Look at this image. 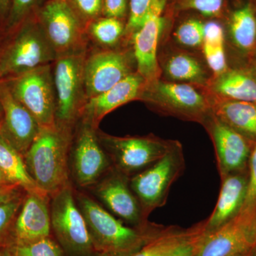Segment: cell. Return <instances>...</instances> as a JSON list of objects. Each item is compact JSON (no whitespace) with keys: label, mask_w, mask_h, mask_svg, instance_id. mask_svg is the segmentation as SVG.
Here are the masks:
<instances>
[{"label":"cell","mask_w":256,"mask_h":256,"mask_svg":"<svg viewBox=\"0 0 256 256\" xmlns=\"http://www.w3.org/2000/svg\"><path fill=\"white\" fill-rule=\"evenodd\" d=\"M78 202L94 248L102 254L133 256L165 228L153 224L130 228L89 197L80 195Z\"/></svg>","instance_id":"6da1fadb"},{"label":"cell","mask_w":256,"mask_h":256,"mask_svg":"<svg viewBox=\"0 0 256 256\" xmlns=\"http://www.w3.org/2000/svg\"><path fill=\"white\" fill-rule=\"evenodd\" d=\"M68 128H41L28 152L25 163L38 188L54 196L68 186Z\"/></svg>","instance_id":"7a4b0ae2"},{"label":"cell","mask_w":256,"mask_h":256,"mask_svg":"<svg viewBox=\"0 0 256 256\" xmlns=\"http://www.w3.org/2000/svg\"><path fill=\"white\" fill-rule=\"evenodd\" d=\"M14 38L0 56V80L52 64L57 56L35 13L16 28Z\"/></svg>","instance_id":"3957f363"},{"label":"cell","mask_w":256,"mask_h":256,"mask_svg":"<svg viewBox=\"0 0 256 256\" xmlns=\"http://www.w3.org/2000/svg\"><path fill=\"white\" fill-rule=\"evenodd\" d=\"M184 169L182 146L174 142L164 156L130 180L146 220L151 212L166 204L172 186Z\"/></svg>","instance_id":"277c9868"},{"label":"cell","mask_w":256,"mask_h":256,"mask_svg":"<svg viewBox=\"0 0 256 256\" xmlns=\"http://www.w3.org/2000/svg\"><path fill=\"white\" fill-rule=\"evenodd\" d=\"M85 50L60 56L54 62V84L56 97V122L68 128L86 102L84 69Z\"/></svg>","instance_id":"5b68a950"},{"label":"cell","mask_w":256,"mask_h":256,"mask_svg":"<svg viewBox=\"0 0 256 256\" xmlns=\"http://www.w3.org/2000/svg\"><path fill=\"white\" fill-rule=\"evenodd\" d=\"M4 82L15 98L31 112L41 128L56 126V97L52 64L38 67Z\"/></svg>","instance_id":"8992f818"},{"label":"cell","mask_w":256,"mask_h":256,"mask_svg":"<svg viewBox=\"0 0 256 256\" xmlns=\"http://www.w3.org/2000/svg\"><path fill=\"white\" fill-rule=\"evenodd\" d=\"M256 248V205L242 208L220 228L206 232L194 256H248Z\"/></svg>","instance_id":"52a82bcc"},{"label":"cell","mask_w":256,"mask_h":256,"mask_svg":"<svg viewBox=\"0 0 256 256\" xmlns=\"http://www.w3.org/2000/svg\"><path fill=\"white\" fill-rule=\"evenodd\" d=\"M34 13L57 57L85 50V26L65 0H44Z\"/></svg>","instance_id":"ba28073f"},{"label":"cell","mask_w":256,"mask_h":256,"mask_svg":"<svg viewBox=\"0 0 256 256\" xmlns=\"http://www.w3.org/2000/svg\"><path fill=\"white\" fill-rule=\"evenodd\" d=\"M52 197L50 224L62 245L74 256L92 254L95 250L92 236L72 188L66 186Z\"/></svg>","instance_id":"9c48e42d"},{"label":"cell","mask_w":256,"mask_h":256,"mask_svg":"<svg viewBox=\"0 0 256 256\" xmlns=\"http://www.w3.org/2000/svg\"><path fill=\"white\" fill-rule=\"evenodd\" d=\"M141 99L154 104L163 112L202 124L212 112L204 97L185 84L154 80L146 84Z\"/></svg>","instance_id":"30bf717a"},{"label":"cell","mask_w":256,"mask_h":256,"mask_svg":"<svg viewBox=\"0 0 256 256\" xmlns=\"http://www.w3.org/2000/svg\"><path fill=\"white\" fill-rule=\"evenodd\" d=\"M101 138L110 152L116 170L126 176L140 172L156 163L166 154L174 143L156 137L104 136Z\"/></svg>","instance_id":"8fae6325"},{"label":"cell","mask_w":256,"mask_h":256,"mask_svg":"<svg viewBox=\"0 0 256 256\" xmlns=\"http://www.w3.org/2000/svg\"><path fill=\"white\" fill-rule=\"evenodd\" d=\"M214 144L220 178L248 168L252 148L248 138L210 114L204 121Z\"/></svg>","instance_id":"7c38bea8"},{"label":"cell","mask_w":256,"mask_h":256,"mask_svg":"<svg viewBox=\"0 0 256 256\" xmlns=\"http://www.w3.org/2000/svg\"><path fill=\"white\" fill-rule=\"evenodd\" d=\"M166 0H152L149 12L140 28L132 34L138 74L146 84L154 82L158 77L156 50L160 32L162 28V12Z\"/></svg>","instance_id":"4fadbf2b"},{"label":"cell","mask_w":256,"mask_h":256,"mask_svg":"<svg viewBox=\"0 0 256 256\" xmlns=\"http://www.w3.org/2000/svg\"><path fill=\"white\" fill-rule=\"evenodd\" d=\"M0 102L3 110L0 130L14 148L25 156L41 126L31 112L15 98L4 80H0Z\"/></svg>","instance_id":"5bb4252c"},{"label":"cell","mask_w":256,"mask_h":256,"mask_svg":"<svg viewBox=\"0 0 256 256\" xmlns=\"http://www.w3.org/2000/svg\"><path fill=\"white\" fill-rule=\"evenodd\" d=\"M130 74L127 56L121 52L104 50L86 57L84 76L87 100L107 92Z\"/></svg>","instance_id":"9a60e30c"},{"label":"cell","mask_w":256,"mask_h":256,"mask_svg":"<svg viewBox=\"0 0 256 256\" xmlns=\"http://www.w3.org/2000/svg\"><path fill=\"white\" fill-rule=\"evenodd\" d=\"M50 195L40 188L28 192L15 220L16 246L50 237Z\"/></svg>","instance_id":"2e32d148"},{"label":"cell","mask_w":256,"mask_h":256,"mask_svg":"<svg viewBox=\"0 0 256 256\" xmlns=\"http://www.w3.org/2000/svg\"><path fill=\"white\" fill-rule=\"evenodd\" d=\"M146 84L139 74L132 73L107 92L88 99L80 112L84 122L96 129L101 120L111 111L128 102L141 99Z\"/></svg>","instance_id":"e0dca14e"},{"label":"cell","mask_w":256,"mask_h":256,"mask_svg":"<svg viewBox=\"0 0 256 256\" xmlns=\"http://www.w3.org/2000/svg\"><path fill=\"white\" fill-rule=\"evenodd\" d=\"M95 130L84 122L74 148V176L82 186L94 184L109 166L108 160L98 140Z\"/></svg>","instance_id":"ac0fdd59"},{"label":"cell","mask_w":256,"mask_h":256,"mask_svg":"<svg viewBox=\"0 0 256 256\" xmlns=\"http://www.w3.org/2000/svg\"><path fill=\"white\" fill-rule=\"evenodd\" d=\"M128 182V176L116 170L98 186L97 195L120 218L138 227L144 226L149 223Z\"/></svg>","instance_id":"d6986e66"},{"label":"cell","mask_w":256,"mask_h":256,"mask_svg":"<svg viewBox=\"0 0 256 256\" xmlns=\"http://www.w3.org/2000/svg\"><path fill=\"white\" fill-rule=\"evenodd\" d=\"M248 182V168L222 178L218 201L214 212L206 220V232L222 226L240 212L246 197Z\"/></svg>","instance_id":"ffe728a7"},{"label":"cell","mask_w":256,"mask_h":256,"mask_svg":"<svg viewBox=\"0 0 256 256\" xmlns=\"http://www.w3.org/2000/svg\"><path fill=\"white\" fill-rule=\"evenodd\" d=\"M206 220L188 228L165 227L161 233L150 240L133 256H170L192 242L206 229Z\"/></svg>","instance_id":"44dd1931"},{"label":"cell","mask_w":256,"mask_h":256,"mask_svg":"<svg viewBox=\"0 0 256 256\" xmlns=\"http://www.w3.org/2000/svg\"><path fill=\"white\" fill-rule=\"evenodd\" d=\"M212 111L216 118L248 139H256V104L222 101L216 104Z\"/></svg>","instance_id":"7402d4cb"},{"label":"cell","mask_w":256,"mask_h":256,"mask_svg":"<svg viewBox=\"0 0 256 256\" xmlns=\"http://www.w3.org/2000/svg\"><path fill=\"white\" fill-rule=\"evenodd\" d=\"M0 170L12 184L26 192L38 190L28 173L22 154L10 142L0 130Z\"/></svg>","instance_id":"603a6c76"},{"label":"cell","mask_w":256,"mask_h":256,"mask_svg":"<svg viewBox=\"0 0 256 256\" xmlns=\"http://www.w3.org/2000/svg\"><path fill=\"white\" fill-rule=\"evenodd\" d=\"M214 90L234 100L256 104V80L240 70L224 72L214 82Z\"/></svg>","instance_id":"cb8c5ba5"},{"label":"cell","mask_w":256,"mask_h":256,"mask_svg":"<svg viewBox=\"0 0 256 256\" xmlns=\"http://www.w3.org/2000/svg\"><path fill=\"white\" fill-rule=\"evenodd\" d=\"M224 34L223 28L215 22L204 24L203 52L212 70L217 76L226 70L225 50H224Z\"/></svg>","instance_id":"d4e9b609"},{"label":"cell","mask_w":256,"mask_h":256,"mask_svg":"<svg viewBox=\"0 0 256 256\" xmlns=\"http://www.w3.org/2000/svg\"><path fill=\"white\" fill-rule=\"evenodd\" d=\"M230 32L234 42L244 50L252 48L256 38V18L250 5L236 10L230 18Z\"/></svg>","instance_id":"484cf974"},{"label":"cell","mask_w":256,"mask_h":256,"mask_svg":"<svg viewBox=\"0 0 256 256\" xmlns=\"http://www.w3.org/2000/svg\"><path fill=\"white\" fill-rule=\"evenodd\" d=\"M169 78L178 82L204 84L206 74L196 60L190 56L178 54L172 57L166 65Z\"/></svg>","instance_id":"4316f807"},{"label":"cell","mask_w":256,"mask_h":256,"mask_svg":"<svg viewBox=\"0 0 256 256\" xmlns=\"http://www.w3.org/2000/svg\"><path fill=\"white\" fill-rule=\"evenodd\" d=\"M124 28L120 18L102 16L88 24L86 33L101 46H112L119 41Z\"/></svg>","instance_id":"83f0119b"},{"label":"cell","mask_w":256,"mask_h":256,"mask_svg":"<svg viewBox=\"0 0 256 256\" xmlns=\"http://www.w3.org/2000/svg\"><path fill=\"white\" fill-rule=\"evenodd\" d=\"M44 0H12L9 16L4 28L8 32H14L30 15L34 13Z\"/></svg>","instance_id":"f1b7e54d"},{"label":"cell","mask_w":256,"mask_h":256,"mask_svg":"<svg viewBox=\"0 0 256 256\" xmlns=\"http://www.w3.org/2000/svg\"><path fill=\"white\" fill-rule=\"evenodd\" d=\"M65 2L86 28L92 21L102 16L104 0H65Z\"/></svg>","instance_id":"f546056e"},{"label":"cell","mask_w":256,"mask_h":256,"mask_svg":"<svg viewBox=\"0 0 256 256\" xmlns=\"http://www.w3.org/2000/svg\"><path fill=\"white\" fill-rule=\"evenodd\" d=\"M14 252L16 256H64L60 246L50 237L16 246Z\"/></svg>","instance_id":"4dcf8cb0"},{"label":"cell","mask_w":256,"mask_h":256,"mask_svg":"<svg viewBox=\"0 0 256 256\" xmlns=\"http://www.w3.org/2000/svg\"><path fill=\"white\" fill-rule=\"evenodd\" d=\"M176 36L178 42L184 46H200L204 38V24L198 20H188L178 28Z\"/></svg>","instance_id":"1f68e13d"},{"label":"cell","mask_w":256,"mask_h":256,"mask_svg":"<svg viewBox=\"0 0 256 256\" xmlns=\"http://www.w3.org/2000/svg\"><path fill=\"white\" fill-rule=\"evenodd\" d=\"M152 0H130V12L124 33L132 35L140 28L150 8Z\"/></svg>","instance_id":"d6a6232c"},{"label":"cell","mask_w":256,"mask_h":256,"mask_svg":"<svg viewBox=\"0 0 256 256\" xmlns=\"http://www.w3.org/2000/svg\"><path fill=\"white\" fill-rule=\"evenodd\" d=\"M23 201L21 196L0 204V244L14 222Z\"/></svg>","instance_id":"836d02e7"},{"label":"cell","mask_w":256,"mask_h":256,"mask_svg":"<svg viewBox=\"0 0 256 256\" xmlns=\"http://www.w3.org/2000/svg\"><path fill=\"white\" fill-rule=\"evenodd\" d=\"M248 188L242 208H250L256 205V144L252 150L248 162Z\"/></svg>","instance_id":"e575fe53"},{"label":"cell","mask_w":256,"mask_h":256,"mask_svg":"<svg viewBox=\"0 0 256 256\" xmlns=\"http://www.w3.org/2000/svg\"><path fill=\"white\" fill-rule=\"evenodd\" d=\"M223 2L224 0H188L186 6L204 16H212L220 13Z\"/></svg>","instance_id":"d590c367"},{"label":"cell","mask_w":256,"mask_h":256,"mask_svg":"<svg viewBox=\"0 0 256 256\" xmlns=\"http://www.w3.org/2000/svg\"><path fill=\"white\" fill-rule=\"evenodd\" d=\"M128 9V0H104L102 16L120 18H124Z\"/></svg>","instance_id":"8d00e7d4"},{"label":"cell","mask_w":256,"mask_h":256,"mask_svg":"<svg viewBox=\"0 0 256 256\" xmlns=\"http://www.w3.org/2000/svg\"><path fill=\"white\" fill-rule=\"evenodd\" d=\"M20 188H21L14 184L0 186V204L21 196Z\"/></svg>","instance_id":"74e56055"},{"label":"cell","mask_w":256,"mask_h":256,"mask_svg":"<svg viewBox=\"0 0 256 256\" xmlns=\"http://www.w3.org/2000/svg\"><path fill=\"white\" fill-rule=\"evenodd\" d=\"M202 234L201 235L197 236L196 238L193 239L192 242H188L186 245L180 248L176 252H174L172 255L170 256H194L195 252H196L197 247H198V244H200V240L203 236L204 234L206 233Z\"/></svg>","instance_id":"f35d334b"},{"label":"cell","mask_w":256,"mask_h":256,"mask_svg":"<svg viewBox=\"0 0 256 256\" xmlns=\"http://www.w3.org/2000/svg\"><path fill=\"white\" fill-rule=\"evenodd\" d=\"M11 5L12 0H0V26L1 28H4L9 16Z\"/></svg>","instance_id":"ab89813d"},{"label":"cell","mask_w":256,"mask_h":256,"mask_svg":"<svg viewBox=\"0 0 256 256\" xmlns=\"http://www.w3.org/2000/svg\"><path fill=\"white\" fill-rule=\"evenodd\" d=\"M12 184L6 176H5L4 173L0 170V186H4V185Z\"/></svg>","instance_id":"60d3db41"},{"label":"cell","mask_w":256,"mask_h":256,"mask_svg":"<svg viewBox=\"0 0 256 256\" xmlns=\"http://www.w3.org/2000/svg\"><path fill=\"white\" fill-rule=\"evenodd\" d=\"M0 256H16V255H15L14 252L5 250L0 252Z\"/></svg>","instance_id":"b9f144b4"},{"label":"cell","mask_w":256,"mask_h":256,"mask_svg":"<svg viewBox=\"0 0 256 256\" xmlns=\"http://www.w3.org/2000/svg\"><path fill=\"white\" fill-rule=\"evenodd\" d=\"M3 117V110H2V104L1 102H0V126H1L2 124V118Z\"/></svg>","instance_id":"7bdbcfd3"},{"label":"cell","mask_w":256,"mask_h":256,"mask_svg":"<svg viewBox=\"0 0 256 256\" xmlns=\"http://www.w3.org/2000/svg\"><path fill=\"white\" fill-rule=\"evenodd\" d=\"M114 256L112 255V254H102V256Z\"/></svg>","instance_id":"ee69618b"},{"label":"cell","mask_w":256,"mask_h":256,"mask_svg":"<svg viewBox=\"0 0 256 256\" xmlns=\"http://www.w3.org/2000/svg\"><path fill=\"white\" fill-rule=\"evenodd\" d=\"M256 256V254H255V252H252V255H250V256Z\"/></svg>","instance_id":"f6af8a7d"},{"label":"cell","mask_w":256,"mask_h":256,"mask_svg":"<svg viewBox=\"0 0 256 256\" xmlns=\"http://www.w3.org/2000/svg\"><path fill=\"white\" fill-rule=\"evenodd\" d=\"M255 252V254L256 255V248L255 252Z\"/></svg>","instance_id":"bcb514c9"}]
</instances>
